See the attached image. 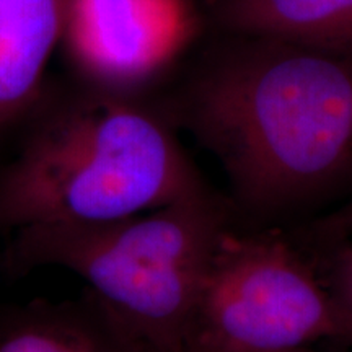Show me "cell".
Here are the masks:
<instances>
[{"label":"cell","instance_id":"obj_4","mask_svg":"<svg viewBox=\"0 0 352 352\" xmlns=\"http://www.w3.org/2000/svg\"><path fill=\"white\" fill-rule=\"evenodd\" d=\"M334 341L352 321L315 264L277 232L220 236L186 352H279Z\"/></svg>","mask_w":352,"mask_h":352},{"label":"cell","instance_id":"obj_11","mask_svg":"<svg viewBox=\"0 0 352 352\" xmlns=\"http://www.w3.org/2000/svg\"><path fill=\"white\" fill-rule=\"evenodd\" d=\"M279 352H321L314 349V346L310 347H300V349H290V351H279Z\"/></svg>","mask_w":352,"mask_h":352},{"label":"cell","instance_id":"obj_6","mask_svg":"<svg viewBox=\"0 0 352 352\" xmlns=\"http://www.w3.org/2000/svg\"><path fill=\"white\" fill-rule=\"evenodd\" d=\"M67 2L0 0V129L36 111L63 41Z\"/></svg>","mask_w":352,"mask_h":352},{"label":"cell","instance_id":"obj_3","mask_svg":"<svg viewBox=\"0 0 352 352\" xmlns=\"http://www.w3.org/2000/svg\"><path fill=\"white\" fill-rule=\"evenodd\" d=\"M227 227L209 195L113 222L19 230L7 264L20 274L52 266L80 277L82 300L121 352H186Z\"/></svg>","mask_w":352,"mask_h":352},{"label":"cell","instance_id":"obj_1","mask_svg":"<svg viewBox=\"0 0 352 352\" xmlns=\"http://www.w3.org/2000/svg\"><path fill=\"white\" fill-rule=\"evenodd\" d=\"M168 118L212 153L236 201L258 217L352 191V56L222 33Z\"/></svg>","mask_w":352,"mask_h":352},{"label":"cell","instance_id":"obj_8","mask_svg":"<svg viewBox=\"0 0 352 352\" xmlns=\"http://www.w3.org/2000/svg\"><path fill=\"white\" fill-rule=\"evenodd\" d=\"M0 352H121L85 302L0 307Z\"/></svg>","mask_w":352,"mask_h":352},{"label":"cell","instance_id":"obj_9","mask_svg":"<svg viewBox=\"0 0 352 352\" xmlns=\"http://www.w3.org/2000/svg\"><path fill=\"white\" fill-rule=\"evenodd\" d=\"M329 284L352 321V236L333 243L329 258Z\"/></svg>","mask_w":352,"mask_h":352},{"label":"cell","instance_id":"obj_5","mask_svg":"<svg viewBox=\"0 0 352 352\" xmlns=\"http://www.w3.org/2000/svg\"><path fill=\"white\" fill-rule=\"evenodd\" d=\"M199 32L195 0H69L60 47L83 87L138 98Z\"/></svg>","mask_w":352,"mask_h":352},{"label":"cell","instance_id":"obj_7","mask_svg":"<svg viewBox=\"0 0 352 352\" xmlns=\"http://www.w3.org/2000/svg\"><path fill=\"white\" fill-rule=\"evenodd\" d=\"M227 34L285 39L352 56V0H206Z\"/></svg>","mask_w":352,"mask_h":352},{"label":"cell","instance_id":"obj_2","mask_svg":"<svg viewBox=\"0 0 352 352\" xmlns=\"http://www.w3.org/2000/svg\"><path fill=\"white\" fill-rule=\"evenodd\" d=\"M209 195L168 116L83 87L0 170V227L104 223Z\"/></svg>","mask_w":352,"mask_h":352},{"label":"cell","instance_id":"obj_10","mask_svg":"<svg viewBox=\"0 0 352 352\" xmlns=\"http://www.w3.org/2000/svg\"><path fill=\"white\" fill-rule=\"evenodd\" d=\"M318 236L327 243L333 245L336 241L351 239L352 236V199L341 206L336 212L320 220L316 226Z\"/></svg>","mask_w":352,"mask_h":352}]
</instances>
